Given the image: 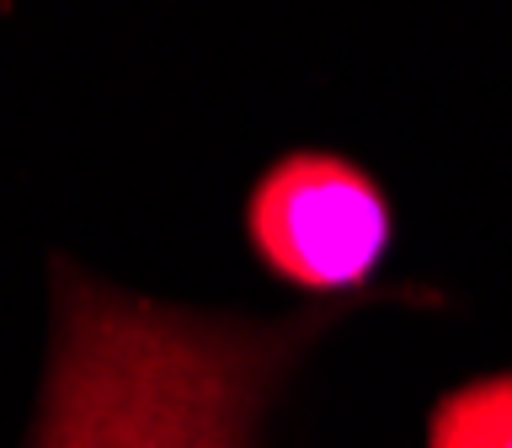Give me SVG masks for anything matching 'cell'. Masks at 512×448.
I'll return each instance as SVG.
<instances>
[{
  "instance_id": "cell-2",
  "label": "cell",
  "mask_w": 512,
  "mask_h": 448,
  "mask_svg": "<svg viewBox=\"0 0 512 448\" xmlns=\"http://www.w3.org/2000/svg\"><path fill=\"white\" fill-rule=\"evenodd\" d=\"M246 235L283 283L342 294L390 251V203L352 160L299 150L251 187Z\"/></svg>"
},
{
  "instance_id": "cell-1",
  "label": "cell",
  "mask_w": 512,
  "mask_h": 448,
  "mask_svg": "<svg viewBox=\"0 0 512 448\" xmlns=\"http://www.w3.org/2000/svg\"><path fill=\"white\" fill-rule=\"evenodd\" d=\"M315 320L155 304L54 262V331L27 448H256Z\"/></svg>"
},
{
  "instance_id": "cell-3",
  "label": "cell",
  "mask_w": 512,
  "mask_h": 448,
  "mask_svg": "<svg viewBox=\"0 0 512 448\" xmlns=\"http://www.w3.org/2000/svg\"><path fill=\"white\" fill-rule=\"evenodd\" d=\"M427 448H512V374L443 395L427 427Z\"/></svg>"
}]
</instances>
